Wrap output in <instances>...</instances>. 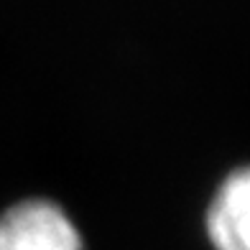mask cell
<instances>
[{
    "label": "cell",
    "instance_id": "2",
    "mask_svg": "<svg viewBox=\"0 0 250 250\" xmlns=\"http://www.w3.org/2000/svg\"><path fill=\"white\" fill-rule=\"evenodd\" d=\"M204 227L214 250H250V164L220 181Z\"/></svg>",
    "mask_w": 250,
    "mask_h": 250
},
{
    "label": "cell",
    "instance_id": "1",
    "mask_svg": "<svg viewBox=\"0 0 250 250\" xmlns=\"http://www.w3.org/2000/svg\"><path fill=\"white\" fill-rule=\"evenodd\" d=\"M0 250H84V240L62 204L33 197L0 214Z\"/></svg>",
    "mask_w": 250,
    "mask_h": 250
}]
</instances>
